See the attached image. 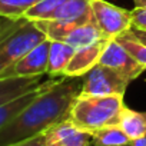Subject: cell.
<instances>
[{
    "label": "cell",
    "instance_id": "obj_7",
    "mask_svg": "<svg viewBox=\"0 0 146 146\" xmlns=\"http://www.w3.org/2000/svg\"><path fill=\"white\" fill-rule=\"evenodd\" d=\"M49 47H50V40L46 39L44 42L33 47L29 53H26L23 57H20L17 62H15L12 66L5 69L0 73V79L47 75Z\"/></svg>",
    "mask_w": 146,
    "mask_h": 146
},
{
    "label": "cell",
    "instance_id": "obj_24",
    "mask_svg": "<svg viewBox=\"0 0 146 146\" xmlns=\"http://www.w3.org/2000/svg\"><path fill=\"white\" fill-rule=\"evenodd\" d=\"M145 116H146V112H145Z\"/></svg>",
    "mask_w": 146,
    "mask_h": 146
},
{
    "label": "cell",
    "instance_id": "obj_21",
    "mask_svg": "<svg viewBox=\"0 0 146 146\" xmlns=\"http://www.w3.org/2000/svg\"><path fill=\"white\" fill-rule=\"evenodd\" d=\"M13 146H46L44 145V139H43V135H39L36 137H32V139H27L25 142H20V143H16Z\"/></svg>",
    "mask_w": 146,
    "mask_h": 146
},
{
    "label": "cell",
    "instance_id": "obj_5",
    "mask_svg": "<svg viewBox=\"0 0 146 146\" xmlns=\"http://www.w3.org/2000/svg\"><path fill=\"white\" fill-rule=\"evenodd\" d=\"M130 80L117 70L98 63L83 76L82 92L85 95H122L129 86Z\"/></svg>",
    "mask_w": 146,
    "mask_h": 146
},
{
    "label": "cell",
    "instance_id": "obj_10",
    "mask_svg": "<svg viewBox=\"0 0 146 146\" xmlns=\"http://www.w3.org/2000/svg\"><path fill=\"white\" fill-rule=\"evenodd\" d=\"M110 39H102L93 44L83 46L76 49L73 57L70 59L63 76H70V78H76V76H85L86 73L95 67L102 57V53Z\"/></svg>",
    "mask_w": 146,
    "mask_h": 146
},
{
    "label": "cell",
    "instance_id": "obj_1",
    "mask_svg": "<svg viewBox=\"0 0 146 146\" xmlns=\"http://www.w3.org/2000/svg\"><path fill=\"white\" fill-rule=\"evenodd\" d=\"M82 85L83 76H62L0 129V146H13L36 137L53 125L69 119L73 102L82 92Z\"/></svg>",
    "mask_w": 146,
    "mask_h": 146
},
{
    "label": "cell",
    "instance_id": "obj_17",
    "mask_svg": "<svg viewBox=\"0 0 146 146\" xmlns=\"http://www.w3.org/2000/svg\"><path fill=\"white\" fill-rule=\"evenodd\" d=\"M116 40L130 53V56L140 63L145 69H146V44L142 43L135 35H132L130 30L122 33L120 36L116 37Z\"/></svg>",
    "mask_w": 146,
    "mask_h": 146
},
{
    "label": "cell",
    "instance_id": "obj_13",
    "mask_svg": "<svg viewBox=\"0 0 146 146\" xmlns=\"http://www.w3.org/2000/svg\"><path fill=\"white\" fill-rule=\"evenodd\" d=\"M60 78H49L47 79V82L46 83H43L40 88H37V89H35V90H32V92H27V93H25V95H22V96H19V98H16V99H13V100H10V102H7V103H5V105H2L0 106V129H2L3 126H6L15 116H17L29 103H32L44 89H47V88H50L52 85H54L57 80H59Z\"/></svg>",
    "mask_w": 146,
    "mask_h": 146
},
{
    "label": "cell",
    "instance_id": "obj_9",
    "mask_svg": "<svg viewBox=\"0 0 146 146\" xmlns=\"http://www.w3.org/2000/svg\"><path fill=\"white\" fill-rule=\"evenodd\" d=\"M46 146H90L92 133L76 126L70 119L59 122L43 133Z\"/></svg>",
    "mask_w": 146,
    "mask_h": 146
},
{
    "label": "cell",
    "instance_id": "obj_15",
    "mask_svg": "<svg viewBox=\"0 0 146 146\" xmlns=\"http://www.w3.org/2000/svg\"><path fill=\"white\" fill-rule=\"evenodd\" d=\"M117 125L129 136L130 140L140 139V137L146 136V116L142 112H136V110L125 106L120 113Z\"/></svg>",
    "mask_w": 146,
    "mask_h": 146
},
{
    "label": "cell",
    "instance_id": "obj_3",
    "mask_svg": "<svg viewBox=\"0 0 146 146\" xmlns=\"http://www.w3.org/2000/svg\"><path fill=\"white\" fill-rule=\"evenodd\" d=\"M125 108L122 95H85L79 93L70 109L69 119L76 126L93 133L109 125L119 123Z\"/></svg>",
    "mask_w": 146,
    "mask_h": 146
},
{
    "label": "cell",
    "instance_id": "obj_2",
    "mask_svg": "<svg viewBox=\"0 0 146 146\" xmlns=\"http://www.w3.org/2000/svg\"><path fill=\"white\" fill-rule=\"evenodd\" d=\"M47 37L27 17H0V73Z\"/></svg>",
    "mask_w": 146,
    "mask_h": 146
},
{
    "label": "cell",
    "instance_id": "obj_6",
    "mask_svg": "<svg viewBox=\"0 0 146 146\" xmlns=\"http://www.w3.org/2000/svg\"><path fill=\"white\" fill-rule=\"evenodd\" d=\"M95 23L108 39H116L133 26L132 10L117 7L105 0H90Z\"/></svg>",
    "mask_w": 146,
    "mask_h": 146
},
{
    "label": "cell",
    "instance_id": "obj_20",
    "mask_svg": "<svg viewBox=\"0 0 146 146\" xmlns=\"http://www.w3.org/2000/svg\"><path fill=\"white\" fill-rule=\"evenodd\" d=\"M132 19H133V26L146 30V9L135 7L132 10Z\"/></svg>",
    "mask_w": 146,
    "mask_h": 146
},
{
    "label": "cell",
    "instance_id": "obj_11",
    "mask_svg": "<svg viewBox=\"0 0 146 146\" xmlns=\"http://www.w3.org/2000/svg\"><path fill=\"white\" fill-rule=\"evenodd\" d=\"M50 76L44 78V75L40 76H29V78H10V79H0V106L27 93L37 88H40L43 83L47 82Z\"/></svg>",
    "mask_w": 146,
    "mask_h": 146
},
{
    "label": "cell",
    "instance_id": "obj_4",
    "mask_svg": "<svg viewBox=\"0 0 146 146\" xmlns=\"http://www.w3.org/2000/svg\"><path fill=\"white\" fill-rule=\"evenodd\" d=\"M39 29L46 35L49 40H60L64 42L75 49L93 44L105 37V35L100 32L95 20L75 25V23H64L57 20H33Z\"/></svg>",
    "mask_w": 146,
    "mask_h": 146
},
{
    "label": "cell",
    "instance_id": "obj_16",
    "mask_svg": "<svg viewBox=\"0 0 146 146\" xmlns=\"http://www.w3.org/2000/svg\"><path fill=\"white\" fill-rule=\"evenodd\" d=\"M130 143L132 140L117 123L105 126L92 133L93 146H130Z\"/></svg>",
    "mask_w": 146,
    "mask_h": 146
},
{
    "label": "cell",
    "instance_id": "obj_12",
    "mask_svg": "<svg viewBox=\"0 0 146 146\" xmlns=\"http://www.w3.org/2000/svg\"><path fill=\"white\" fill-rule=\"evenodd\" d=\"M49 20L75 23V25L92 22L95 19L90 7V0H64L62 6L54 12V15Z\"/></svg>",
    "mask_w": 146,
    "mask_h": 146
},
{
    "label": "cell",
    "instance_id": "obj_18",
    "mask_svg": "<svg viewBox=\"0 0 146 146\" xmlns=\"http://www.w3.org/2000/svg\"><path fill=\"white\" fill-rule=\"evenodd\" d=\"M37 2L39 0H0V17H23L26 12Z\"/></svg>",
    "mask_w": 146,
    "mask_h": 146
},
{
    "label": "cell",
    "instance_id": "obj_19",
    "mask_svg": "<svg viewBox=\"0 0 146 146\" xmlns=\"http://www.w3.org/2000/svg\"><path fill=\"white\" fill-rule=\"evenodd\" d=\"M63 2L64 0H39L35 6H32L26 12L25 17L30 20H49Z\"/></svg>",
    "mask_w": 146,
    "mask_h": 146
},
{
    "label": "cell",
    "instance_id": "obj_14",
    "mask_svg": "<svg viewBox=\"0 0 146 146\" xmlns=\"http://www.w3.org/2000/svg\"><path fill=\"white\" fill-rule=\"evenodd\" d=\"M76 49L60 40H50L47 75L52 78H62L63 73L75 54Z\"/></svg>",
    "mask_w": 146,
    "mask_h": 146
},
{
    "label": "cell",
    "instance_id": "obj_23",
    "mask_svg": "<svg viewBox=\"0 0 146 146\" xmlns=\"http://www.w3.org/2000/svg\"><path fill=\"white\" fill-rule=\"evenodd\" d=\"M133 5H135V7L146 9V0H133Z\"/></svg>",
    "mask_w": 146,
    "mask_h": 146
},
{
    "label": "cell",
    "instance_id": "obj_8",
    "mask_svg": "<svg viewBox=\"0 0 146 146\" xmlns=\"http://www.w3.org/2000/svg\"><path fill=\"white\" fill-rule=\"evenodd\" d=\"M99 63L117 70L123 76H126L130 82L137 79L143 73V70H146L140 63H137L130 56V53L116 39H110L108 42Z\"/></svg>",
    "mask_w": 146,
    "mask_h": 146
},
{
    "label": "cell",
    "instance_id": "obj_22",
    "mask_svg": "<svg viewBox=\"0 0 146 146\" xmlns=\"http://www.w3.org/2000/svg\"><path fill=\"white\" fill-rule=\"evenodd\" d=\"M130 146H146V136H143V137H140V139L132 140Z\"/></svg>",
    "mask_w": 146,
    "mask_h": 146
}]
</instances>
